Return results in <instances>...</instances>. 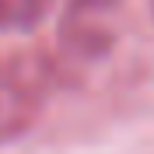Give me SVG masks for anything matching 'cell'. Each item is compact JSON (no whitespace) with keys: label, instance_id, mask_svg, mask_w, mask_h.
I'll return each mask as SVG.
<instances>
[{"label":"cell","instance_id":"cell-2","mask_svg":"<svg viewBox=\"0 0 154 154\" xmlns=\"http://www.w3.org/2000/svg\"><path fill=\"white\" fill-rule=\"evenodd\" d=\"M60 46L67 56L98 60L112 46V11L70 0L60 18Z\"/></svg>","mask_w":154,"mask_h":154},{"label":"cell","instance_id":"cell-1","mask_svg":"<svg viewBox=\"0 0 154 154\" xmlns=\"http://www.w3.org/2000/svg\"><path fill=\"white\" fill-rule=\"evenodd\" d=\"M56 67L32 49L0 53V144L18 140L38 123Z\"/></svg>","mask_w":154,"mask_h":154},{"label":"cell","instance_id":"cell-5","mask_svg":"<svg viewBox=\"0 0 154 154\" xmlns=\"http://www.w3.org/2000/svg\"><path fill=\"white\" fill-rule=\"evenodd\" d=\"M0 28H4V11H0Z\"/></svg>","mask_w":154,"mask_h":154},{"label":"cell","instance_id":"cell-4","mask_svg":"<svg viewBox=\"0 0 154 154\" xmlns=\"http://www.w3.org/2000/svg\"><path fill=\"white\" fill-rule=\"evenodd\" d=\"M77 4H91V7H105V11L119 7V0H77Z\"/></svg>","mask_w":154,"mask_h":154},{"label":"cell","instance_id":"cell-3","mask_svg":"<svg viewBox=\"0 0 154 154\" xmlns=\"http://www.w3.org/2000/svg\"><path fill=\"white\" fill-rule=\"evenodd\" d=\"M49 7H53V0H0L7 28H35L49 14Z\"/></svg>","mask_w":154,"mask_h":154},{"label":"cell","instance_id":"cell-6","mask_svg":"<svg viewBox=\"0 0 154 154\" xmlns=\"http://www.w3.org/2000/svg\"><path fill=\"white\" fill-rule=\"evenodd\" d=\"M151 11H154V0H151Z\"/></svg>","mask_w":154,"mask_h":154}]
</instances>
